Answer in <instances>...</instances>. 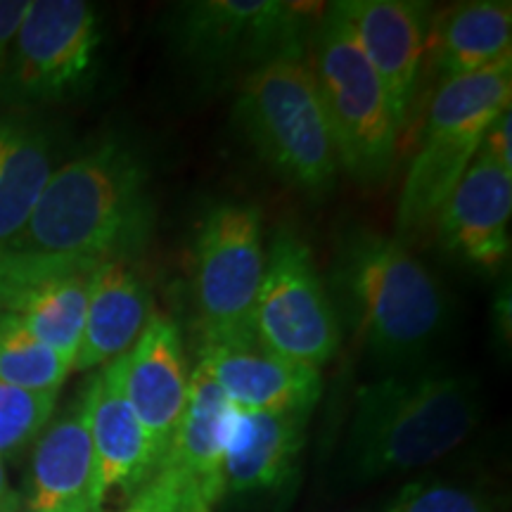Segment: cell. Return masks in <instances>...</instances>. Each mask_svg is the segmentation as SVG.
<instances>
[{
  "instance_id": "cell-1",
  "label": "cell",
  "mask_w": 512,
  "mask_h": 512,
  "mask_svg": "<svg viewBox=\"0 0 512 512\" xmlns=\"http://www.w3.org/2000/svg\"><path fill=\"white\" fill-rule=\"evenodd\" d=\"M152 223L147 162L133 145L107 138L53 171L27 226L0 252L100 266L133 259L150 240Z\"/></svg>"
},
{
  "instance_id": "cell-2",
  "label": "cell",
  "mask_w": 512,
  "mask_h": 512,
  "mask_svg": "<svg viewBox=\"0 0 512 512\" xmlns=\"http://www.w3.org/2000/svg\"><path fill=\"white\" fill-rule=\"evenodd\" d=\"M479 396L465 375L394 373L356 392L347 470L356 482L396 477L444 458L470 437Z\"/></svg>"
},
{
  "instance_id": "cell-3",
  "label": "cell",
  "mask_w": 512,
  "mask_h": 512,
  "mask_svg": "<svg viewBox=\"0 0 512 512\" xmlns=\"http://www.w3.org/2000/svg\"><path fill=\"white\" fill-rule=\"evenodd\" d=\"M335 290L356 337L377 361L408 366L444 332V287L399 238L354 228L339 242Z\"/></svg>"
},
{
  "instance_id": "cell-4",
  "label": "cell",
  "mask_w": 512,
  "mask_h": 512,
  "mask_svg": "<svg viewBox=\"0 0 512 512\" xmlns=\"http://www.w3.org/2000/svg\"><path fill=\"white\" fill-rule=\"evenodd\" d=\"M304 62L328 117L339 169L366 188L387 183L396 166L399 126L380 79L335 5L313 24Z\"/></svg>"
},
{
  "instance_id": "cell-5",
  "label": "cell",
  "mask_w": 512,
  "mask_h": 512,
  "mask_svg": "<svg viewBox=\"0 0 512 512\" xmlns=\"http://www.w3.org/2000/svg\"><path fill=\"white\" fill-rule=\"evenodd\" d=\"M510 98L512 64L460 76L437 88L396 207L403 245L434 226L448 195L477 157L486 128L510 110Z\"/></svg>"
},
{
  "instance_id": "cell-6",
  "label": "cell",
  "mask_w": 512,
  "mask_h": 512,
  "mask_svg": "<svg viewBox=\"0 0 512 512\" xmlns=\"http://www.w3.org/2000/svg\"><path fill=\"white\" fill-rule=\"evenodd\" d=\"M235 121L283 181L311 197L335 188V140L304 57L271 62L247 74Z\"/></svg>"
},
{
  "instance_id": "cell-7",
  "label": "cell",
  "mask_w": 512,
  "mask_h": 512,
  "mask_svg": "<svg viewBox=\"0 0 512 512\" xmlns=\"http://www.w3.org/2000/svg\"><path fill=\"white\" fill-rule=\"evenodd\" d=\"M320 5L285 0H192L176 12L174 43L190 67L209 76L247 74L278 60H302Z\"/></svg>"
},
{
  "instance_id": "cell-8",
  "label": "cell",
  "mask_w": 512,
  "mask_h": 512,
  "mask_svg": "<svg viewBox=\"0 0 512 512\" xmlns=\"http://www.w3.org/2000/svg\"><path fill=\"white\" fill-rule=\"evenodd\" d=\"M264 266L261 211L242 202L211 207L192 252V292L202 347L254 342V309Z\"/></svg>"
},
{
  "instance_id": "cell-9",
  "label": "cell",
  "mask_w": 512,
  "mask_h": 512,
  "mask_svg": "<svg viewBox=\"0 0 512 512\" xmlns=\"http://www.w3.org/2000/svg\"><path fill=\"white\" fill-rule=\"evenodd\" d=\"M100 46V15L91 3L29 0L0 102L29 110L83 93L93 83Z\"/></svg>"
},
{
  "instance_id": "cell-10",
  "label": "cell",
  "mask_w": 512,
  "mask_h": 512,
  "mask_svg": "<svg viewBox=\"0 0 512 512\" xmlns=\"http://www.w3.org/2000/svg\"><path fill=\"white\" fill-rule=\"evenodd\" d=\"M254 335L273 354L318 370L335 358L342 344L335 304L318 275L311 249L287 230L275 235L266 252Z\"/></svg>"
},
{
  "instance_id": "cell-11",
  "label": "cell",
  "mask_w": 512,
  "mask_h": 512,
  "mask_svg": "<svg viewBox=\"0 0 512 512\" xmlns=\"http://www.w3.org/2000/svg\"><path fill=\"white\" fill-rule=\"evenodd\" d=\"M332 5L380 79L401 131L425 60L432 5L422 0H339Z\"/></svg>"
},
{
  "instance_id": "cell-12",
  "label": "cell",
  "mask_w": 512,
  "mask_h": 512,
  "mask_svg": "<svg viewBox=\"0 0 512 512\" xmlns=\"http://www.w3.org/2000/svg\"><path fill=\"white\" fill-rule=\"evenodd\" d=\"M510 219L512 174L479 147L432 228L446 256L477 271L494 273L508 261Z\"/></svg>"
},
{
  "instance_id": "cell-13",
  "label": "cell",
  "mask_w": 512,
  "mask_h": 512,
  "mask_svg": "<svg viewBox=\"0 0 512 512\" xmlns=\"http://www.w3.org/2000/svg\"><path fill=\"white\" fill-rule=\"evenodd\" d=\"M121 389L162 465L190 392L181 332L169 316H150L136 344L121 354Z\"/></svg>"
},
{
  "instance_id": "cell-14",
  "label": "cell",
  "mask_w": 512,
  "mask_h": 512,
  "mask_svg": "<svg viewBox=\"0 0 512 512\" xmlns=\"http://www.w3.org/2000/svg\"><path fill=\"white\" fill-rule=\"evenodd\" d=\"M81 394L86 401L102 501L112 494L131 501L157 475L159 458L121 389V356L102 366Z\"/></svg>"
},
{
  "instance_id": "cell-15",
  "label": "cell",
  "mask_w": 512,
  "mask_h": 512,
  "mask_svg": "<svg viewBox=\"0 0 512 512\" xmlns=\"http://www.w3.org/2000/svg\"><path fill=\"white\" fill-rule=\"evenodd\" d=\"M27 512H102L95 453L83 394L48 422L31 446Z\"/></svg>"
},
{
  "instance_id": "cell-16",
  "label": "cell",
  "mask_w": 512,
  "mask_h": 512,
  "mask_svg": "<svg viewBox=\"0 0 512 512\" xmlns=\"http://www.w3.org/2000/svg\"><path fill=\"white\" fill-rule=\"evenodd\" d=\"M200 366L235 408L245 411H316L323 394L318 368L287 361L259 342L204 344Z\"/></svg>"
},
{
  "instance_id": "cell-17",
  "label": "cell",
  "mask_w": 512,
  "mask_h": 512,
  "mask_svg": "<svg viewBox=\"0 0 512 512\" xmlns=\"http://www.w3.org/2000/svg\"><path fill=\"white\" fill-rule=\"evenodd\" d=\"M313 411H245L230 415L226 467V494H271L290 482L306 441Z\"/></svg>"
},
{
  "instance_id": "cell-18",
  "label": "cell",
  "mask_w": 512,
  "mask_h": 512,
  "mask_svg": "<svg viewBox=\"0 0 512 512\" xmlns=\"http://www.w3.org/2000/svg\"><path fill=\"white\" fill-rule=\"evenodd\" d=\"M152 297L133 259H110L91 275L86 325L74 370H95L126 354L150 320Z\"/></svg>"
},
{
  "instance_id": "cell-19",
  "label": "cell",
  "mask_w": 512,
  "mask_h": 512,
  "mask_svg": "<svg viewBox=\"0 0 512 512\" xmlns=\"http://www.w3.org/2000/svg\"><path fill=\"white\" fill-rule=\"evenodd\" d=\"M425 57L441 83L512 64L510 0H467L432 12Z\"/></svg>"
},
{
  "instance_id": "cell-20",
  "label": "cell",
  "mask_w": 512,
  "mask_h": 512,
  "mask_svg": "<svg viewBox=\"0 0 512 512\" xmlns=\"http://www.w3.org/2000/svg\"><path fill=\"white\" fill-rule=\"evenodd\" d=\"M230 415H233V403L221 392L219 384L211 380L204 366L197 363L190 373L188 403L174 441L159 465L181 475L216 505L226 496L223 467H226Z\"/></svg>"
},
{
  "instance_id": "cell-21",
  "label": "cell",
  "mask_w": 512,
  "mask_h": 512,
  "mask_svg": "<svg viewBox=\"0 0 512 512\" xmlns=\"http://www.w3.org/2000/svg\"><path fill=\"white\" fill-rule=\"evenodd\" d=\"M53 171V133L24 114L0 117V247L27 226Z\"/></svg>"
},
{
  "instance_id": "cell-22",
  "label": "cell",
  "mask_w": 512,
  "mask_h": 512,
  "mask_svg": "<svg viewBox=\"0 0 512 512\" xmlns=\"http://www.w3.org/2000/svg\"><path fill=\"white\" fill-rule=\"evenodd\" d=\"M95 268H76L57 278L43 280L17 294L0 313L15 316L31 335L74 366L81 347L83 325H86L88 292H91V275Z\"/></svg>"
},
{
  "instance_id": "cell-23",
  "label": "cell",
  "mask_w": 512,
  "mask_h": 512,
  "mask_svg": "<svg viewBox=\"0 0 512 512\" xmlns=\"http://www.w3.org/2000/svg\"><path fill=\"white\" fill-rule=\"evenodd\" d=\"M74 366L36 339L10 313H0V382L31 392H60Z\"/></svg>"
},
{
  "instance_id": "cell-24",
  "label": "cell",
  "mask_w": 512,
  "mask_h": 512,
  "mask_svg": "<svg viewBox=\"0 0 512 512\" xmlns=\"http://www.w3.org/2000/svg\"><path fill=\"white\" fill-rule=\"evenodd\" d=\"M60 392H31L0 382V460L17 463L53 420Z\"/></svg>"
},
{
  "instance_id": "cell-25",
  "label": "cell",
  "mask_w": 512,
  "mask_h": 512,
  "mask_svg": "<svg viewBox=\"0 0 512 512\" xmlns=\"http://www.w3.org/2000/svg\"><path fill=\"white\" fill-rule=\"evenodd\" d=\"M387 512H503L475 489L446 482H415L401 489Z\"/></svg>"
},
{
  "instance_id": "cell-26",
  "label": "cell",
  "mask_w": 512,
  "mask_h": 512,
  "mask_svg": "<svg viewBox=\"0 0 512 512\" xmlns=\"http://www.w3.org/2000/svg\"><path fill=\"white\" fill-rule=\"evenodd\" d=\"M211 503L200 489L185 482L181 475L159 467L157 475L147 482L136 496L124 505L121 512H214Z\"/></svg>"
},
{
  "instance_id": "cell-27",
  "label": "cell",
  "mask_w": 512,
  "mask_h": 512,
  "mask_svg": "<svg viewBox=\"0 0 512 512\" xmlns=\"http://www.w3.org/2000/svg\"><path fill=\"white\" fill-rule=\"evenodd\" d=\"M29 10V0H0V91H3L5 76H8L12 46Z\"/></svg>"
},
{
  "instance_id": "cell-28",
  "label": "cell",
  "mask_w": 512,
  "mask_h": 512,
  "mask_svg": "<svg viewBox=\"0 0 512 512\" xmlns=\"http://www.w3.org/2000/svg\"><path fill=\"white\" fill-rule=\"evenodd\" d=\"M512 117L510 110H505L501 117H498L494 124L486 128L484 140H482V150L489 155L498 166H503L505 171L512 174V147H510V126Z\"/></svg>"
},
{
  "instance_id": "cell-29",
  "label": "cell",
  "mask_w": 512,
  "mask_h": 512,
  "mask_svg": "<svg viewBox=\"0 0 512 512\" xmlns=\"http://www.w3.org/2000/svg\"><path fill=\"white\" fill-rule=\"evenodd\" d=\"M19 508H22V498L10 486L5 463L0 460V512H19Z\"/></svg>"
}]
</instances>
